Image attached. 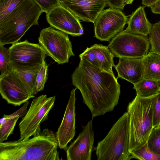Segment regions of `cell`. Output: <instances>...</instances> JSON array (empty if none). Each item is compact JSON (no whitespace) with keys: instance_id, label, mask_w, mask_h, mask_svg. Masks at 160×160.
<instances>
[{"instance_id":"obj_1","label":"cell","mask_w":160,"mask_h":160,"mask_svg":"<svg viewBox=\"0 0 160 160\" xmlns=\"http://www.w3.org/2000/svg\"><path fill=\"white\" fill-rule=\"evenodd\" d=\"M113 72L106 71L80 58L72 75L73 85L78 89L92 118L112 111L118 104L120 85Z\"/></svg>"},{"instance_id":"obj_2","label":"cell","mask_w":160,"mask_h":160,"mask_svg":"<svg viewBox=\"0 0 160 160\" xmlns=\"http://www.w3.org/2000/svg\"><path fill=\"white\" fill-rule=\"evenodd\" d=\"M56 133L45 128L33 138L0 142V160H59Z\"/></svg>"},{"instance_id":"obj_3","label":"cell","mask_w":160,"mask_h":160,"mask_svg":"<svg viewBox=\"0 0 160 160\" xmlns=\"http://www.w3.org/2000/svg\"><path fill=\"white\" fill-rule=\"evenodd\" d=\"M157 94L144 97L137 95L128 105L129 117V151L145 143L153 128V111Z\"/></svg>"},{"instance_id":"obj_4","label":"cell","mask_w":160,"mask_h":160,"mask_svg":"<svg viewBox=\"0 0 160 160\" xmlns=\"http://www.w3.org/2000/svg\"><path fill=\"white\" fill-rule=\"evenodd\" d=\"M43 12L32 0L25 1L0 22V44L18 42L31 27L38 25V20Z\"/></svg>"},{"instance_id":"obj_5","label":"cell","mask_w":160,"mask_h":160,"mask_svg":"<svg viewBox=\"0 0 160 160\" xmlns=\"http://www.w3.org/2000/svg\"><path fill=\"white\" fill-rule=\"evenodd\" d=\"M129 117L125 112L114 124L105 137L95 148L98 160H129Z\"/></svg>"},{"instance_id":"obj_6","label":"cell","mask_w":160,"mask_h":160,"mask_svg":"<svg viewBox=\"0 0 160 160\" xmlns=\"http://www.w3.org/2000/svg\"><path fill=\"white\" fill-rule=\"evenodd\" d=\"M55 100V96L48 97L46 95H42L33 99L28 111L19 124L20 139L29 138L41 131V124L48 119Z\"/></svg>"},{"instance_id":"obj_7","label":"cell","mask_w":160,"mask_h":160,"mask_svg":"<svg viewBox=\"0 0 160 160\" xmlns=\"http://www.w3.org/2000/svg\"><path fill=\"white\" fill-rule=\"evenodd\" d=\"M38 40L46 54L59 64L68 62L74 55L68 34L51 26L41 30Z\"/></svg>"},{"instance_id":"obj_8","label":"cell","mask_w":160,"mask_h":160,"mask_svg":"<svg viewBox=\"0 0 160 160\" xmlns=\"http://www.w3.org/2000/svg\"><path fill=\"white\" fill-rule=\"evenodd\" d=\"M108 46L114 57L142 58L149 52L150 44L148 36L123 30L113 38Z\"/></svg>"},{"instance_id":"obj_9","label":"cell","mask_w":160,"mask_h":160,"mask_svg":"<svg viewBox=\"0 0 160 160\" xmlns=\"http://www.w3.org/2000/svg\"><path fill=\"white\" fill-rule=\"evenodd\" d=\"M8 49L10 68L33 67L41 65L45 60L46 53L42 47L39 44L32 43L27 40L12 44Z\"/></svg>"},{"instance_id":"obj_10","label":"cell","mask_w":160,"mask_h":160,"mask_svg":"<svg viewBox=\"0 0 160 160\" xmlns=\"http://www.w3.org/2000/svg\"><path fill=\"white\" fill-rule=\"evenodd\" d=\"M128 17L121 10L109 8L103 10L94 22L95 37L101 41H109L123 31Z\"/></svg>"},{"instance_id":"obj_11","label":"cell","mask_w":160,"mask_h":160,"mask_svg":"<svg viewBox=\"0 0 160 160\" xmlns=\"http://www.w3.org/2000/svg\"><path fill=\"white\" fill-rule=\"evenodd\" d=\"M50 26L73 36H79L84 33L78 18L61 3L46 13Z\"/></svg>"},{"instance_id":"obj_12","label":"cell","mask_w":160,"mask_h":160,"mask_svg":"<svg viewBox=\"0 0 160 160\" xmlns=\"http://www.w3.org/2000/svg\"><path fill=\"white\" fill-rule=\"evenodd\" d=\"M0 92L8 103L15 106H19L35 97L11 71L0 78Z\"/></svg>"},{"instance_id":"obj_13","label":"cell","mask_w":160,"mask_h":160,"mask_svg":"<svg viewBox=\"0 0 160 160\" xmlns=\"http://www.w3.org/2000/svg\"><path fill=\"white\" fill-rule=\"evenodd\" d=\"M93 118L88 122L77 138L67 148V160H91L92 152L94 150Z\"/></svg>"},{"instance_id":"obj_14","label":"cell","mask_w":160,"mask_h":160,"mask_svg":"<svg viewBox=\"0 0 160 160\" xmlns=\"http://www.w3.org/2000/svg\"><path fill=\"white\" fill-rule=\"evenodd\" d=\"M60 2L82 21L93 23L107 5L106 0H61Z\"/></svg>"},{"instance_id":"obj_15","label":"cell","mask_w":160,"mask_h":160,"mask_svg":"<svg viewBox=\"0 0 160 160\" xmlns=\"http://www.w3.org/2000/svg\"><path fill=\"white\" fill-rule=\"evenodd\" d=\"M77 89H72L71 92L63 119L56 133L58 147L61 149H66L75 135V92Z\"/></svg>"},{"instance_id":"obj_16","label":"cell","mask_w":160,"mask_h":160,"mask_svg":"<svg viewBox=\"0 0 160 160\" xmlns=\"http://www.w3.org/2000/svg\"><path fill=\"white\" fill-rule=\"evenodd\" d=\"M114 67L121 78L133 84L143 78L144 66L142 58H121Z\"/></svg>"},{"instance_id":"obj_17","label":"cell","mask_w":160,"mask_h":160,"mask_svg":"<svg viewBox=\"0 0 160 160\" xmlns=\"http://www.w3.org/2000/svg\"><path fill=\"white\" fill-rule=\"evenodd\" d=\"M127 23L128 27L124 31L144 36L149 35L152 25L147 18L144 7L142 6L132 13Z\"/></svg>"},{"instance_id":"obj_18","label":"cell","mask_w":160,"mask_h":160,"mask_svg":"<svg viewBox=\"0 0 160 160\" xmlns=\"http://www.w3.org/2000/svg\"><path fill=\"white\" fill-rule=\"evenodd\" d=\"M142 59L144 70L143 78L160 82V56L149 52Z\"/></svg>"},{"instance_id":"obj_19","label":"cell","mask_w":160,"mask_h":160,"mask_svg":"<svg viewBox=\"0 0 160 160\" xmlns=\"http://www.w3.org/2000/svg\"><path fill=\"white\" fill-rule=\"evenodd\" d=\"M41 65L27 68H10L9 71L16 75L30 92L35 95L36 94L35 89L36 79Z\"/></svg>"},{"instance_id":"obj_20","label":"cell","mask_w":160,"mask_h":160,"mask_svg":"<svg viewBox=\"0 0 160 160\" xmlns=\"http://www.w3.org/2000/svg\"><path fill=\"white\" fill-rule=\"evenodd\" d=\"M91 47L95 54L99 68L108 72H113L112 68L115 66L114 56L108 47L95 44Z\"/></svg>"},{"instance_id":"obj_21","label":"cell","mask_w":160,"mask_h":160,"mask_svg":"<svg viewBox=\"0 0 160 160\" xmlns=\"http://www.w3.org/2000/svg\"><path fill=\"white\" fill-rule=\"evenodd\" d=\"M137 95L144 97L156 95L160 92V82L143 78L133 84Z\"/></svg>"},{"instance_id":"obj_22","label":"cell","mask_w":160,"mask_h":160,"mask_svg":"<svg viewBox=\"0 0 160 160\" xmlns=\"http://www.w3.org/2000/svg\"><path fill=\"white\" fill-rule=\"evenodd\" d=\"M132 158L140 160H160V155L153 152L146 142L143 145L131 152Z\"/></svg>"},{"instance_id":"obj_23","label":"cell","mask_w":160,"mask_h":160,"mask_svg":"<svg viewBox=\"0 0 160 160\" xmlns=\"http://www.w3.org/2000/svg\"><path fill=\"white\" fill-rule=\"evenodd\" d=\"M149 35L150 52L160 56V21L152 25Z\"/></svg>"},{"instance_id":"obj_24","label":"cell","mask_w":160,"mask_h":160,"mask_svg":"<svg viewBox=\"0 0 160 160\" xmlns=\"http://www.w3.org/2000/svg\"><path fill=\"white\" fill-rule=\"evenodd\" d=\"M26 0H0V22Z\"/></svg>"},{"instance_id":"obj_25","label":"cell","mask_w":160,"mask_h":160,"mask_svg":"<svg viewBox=\"0 0 160 160\" xmlns=\"http://www.w3.org/2000/svg\"><path fill=\"white\" fill-rule=\"evenodd\" d=\"M11 62L9 49L0 44V78L7 74L10 71Z\"/></svg>"},{"instance_id":"obj_26","label":"cell","mask_w":160,"mask_h":160,"mask_svg":"<svg viewBox=\"0 0 160 160\" xmlns=\"http://www.w3.org/2000/svg\"><path fill=\"white\" fill-rule=\"evenodd\" d=\"M147 142L150 149L160 155V127L153 128Z\"/></svg>"},{"instance_id":"obj_27","label":"cell","mask_w":160,"mask_h":160,"mask_svg":"<svg viewBox=\"0 0 160 160\" xmlns=\"http://www.w3.org/2000/svg\"><path fill=\"white\" fill-rule=\"evenodd\" d=\"M20 118L16 116L10 118L3 125L0 127V142L6 140L13 132L17 121Z\"/></svg>"},{"instance_id":"obj_28","label":"cell","mask_w":160,"mask_h":160,"mask_svg":"<svg viewBox=\"0 0 160 160\" xmlns=\"http://www.w3.org/2000/svg\"><path fill=\"white\" fill-rule=\"evenodd\" d=\"M48 66L44 60L40 66L36 79L35 86L36 94L44 89L45 84L48 78Z\"/></svg>"},{"instance_id":"obj_29","label":"cell","mask_w":160,"mask_h":160,"mask_svg":"<svg viewBox=\"0 0 160 160\" xmlns=\"http://www.w3.org/2000/svg\"><path fill=\"white\" fill-rule=\"evenodd\" d=\"M46 13L60 3L59 0H32Z\"/></svg>"},{"instance_id":"obj_30","label":"cell","mask_w":160,"mask_h":160,"mask_svg":"<svg viewBox=\"0 0 160 160\" xmlns=\"http://www.w3.org/2000/svg\"><path fill=\"white\" fill-rule=\"evenodd\" d=\"M153 128L160 127V92L157 94L153 111Z\"/></svg>"},{"instance_id":"obj_31","label":"cell","mask_w":160,"mask_h":160,"mask_svg":"<svg viewBox=\"0 0 160 160\" xmlns=\"http://www.w3.org/2000/svg\"><path fill=\"white\" fill-rule=\"evenodd\" d=\"M79 57L86 60L93 65L99 68L95 54L91 47L87 48L79 55Z\"/></svg>"},{"instance_id":"obj_32","label":"cell","mask_w":160,"mask_h":160,"mask_svg":"<svg viewBox=\"0 0 160 160\" xmlns=\"http://www.w3.org/2000/svg\"><path fill=\"white\" fill-rule=\"evenodd\" d=\"M106 0L107 5L109 8H117L121 10H123L126 5L125 0Z\"/></svg>"},{"instance_id":"obj_33","label":"cell","mask_w":160,"mask_h":160,"mask_svg":"<svg viewBox=\"0 0 160 160\" xmlns=\"http://www.w3.org/2000/svg\"><path fill=\"white\" fill-rule=\"evenodd\" d=\"M29 103L28 101L25 102L23 106L19 109L11 114L8 115V118H10L16 116H19L20 118L25 115L27 112V108Z\"/></svg>"},{"instance_id":"obj_34","label":"cell","mask_w":160,"mask_h":160,"mask_svg":"<svg viewBox=\"0 0 160 160\" xmlns=\"http://www.w3.org/2000/svg\"><path fill=\"white\" fill-rule=\"evenodd\" d=\"M150 7L152 13L154 14H160V0L156 2Z\"/></svg>"},{"instance_id":"obj_35","label":"cell","mask_w":160,"mask_h":160,"mask_svg":"<svg viewBox=\"0 0 160 160\" xmlns=\"http://www.w3.org/2000/svg\"><path fill=\"white\" fill-rule=\"evenodd\" d=\"M158 0H142V3L146 6L150 7Z\"/></svg>"},{"instance_id":"obj_36","label":"cell","mask_w":160,"mask_h":160,"mask_svg":"<svg viewBox=\"0 0 160 160\" xmlns=\"http://www.w3.org/2000/svg\"><path fill=\"white\" fill-rule=\"evenodd\" d=\"M9 119L8 117V115H4L3 117L0 120V127L4 124Z\"/></svg>"},{"instance_id":"obj_37","label":"cell","mask_w":160,"mask_h":160,"mask_svg":"<svg viewBox=\"0 0 160 160\" xmlns=\"http://www.w3.org/2000/svg\"><path fill=\"white\" fill-rule=\"evenodd\" d=\"M134 0H125L126 4H132Z\"/></svg>"},{"instance_id":"obj_38","label":"cell","mask_w":160,"mask_h":160,"mask_svg":"<svg viewBox=\"0 0 160 160\" xmlns=\"http://www.w3.org/2000/svg\"><path fill=\"white\" fill-rule=\"evenodd\" d=\"M60 0H59V1H60Z\"/></svg>"}]
</instances>
